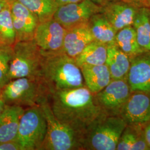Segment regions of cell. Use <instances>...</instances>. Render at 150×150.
I'll return each instance as SVG.
<instances>
[{
	"instance_id": "6da1fadb",
	"label": "cell",
	"mask_w": 150,
	"mask_h": 150,
	"mask_svg": "<svg viewBox=\"0 0 150 150\" xmlns=\"http://www.w3.org/2000/svg\"><path fill=\"white\" fill-rule=\"evenodd\" d=\"M49 102L60 122L83 136L92 123L105 115L95 95L86 86L54 91Z\"/></svg>"
},
{
	"instance_id": "7a4b0ae2",
	"label": "cell",
	"mask_w": 150,
	"mask_h": 150,
	"mask_svg": "<svg viewBox=\"0 0 150 150\" xmlns=\"http://www.w3.org/2000/svg\"><path fill=\"white\" fill-rule=\"evenodd\" d=\"M42 54L41 78L51 93L85 86L80 67L75 59L62 52Z\"/></svg>"
},
{
	"instance_id": "3957f363",
	"label": "cell",
	"mask_w": 150,
	"mask_h": 150,
	"mask_svg": "<svg viewBox=\"0 0 150 150\" xmlns=\"http://www.w3.org/2000/svg\"><path fill=\"white\" fill-rule=\"evenodd\" d=\"M51 92L40 77H22L10 81L1 91L6 105L40 106L50 99Z\"/></svg>"
},
{
	"instance_id": "277c9868",
	"label": "cell",
	"mask_w": 150,
	"mask_h": 150,
	"mask_svg": "<svg viewBox=\"0 0 150 150\" xmlns=\"http://www.w3.org/2000/svg\"><path fill=\"white\" fill-rule=\"evenodd\" d=\"M127 123L118 116L103 115L92 123L83 136V150H116Z\"/></svg>"
},
{
	"instance_id": "5b68a950",
	"label": "cell",
	"mask_w": 150,
	"mask_h": 150,
	"mask_svg": "<svg viewBox=\"0 0 150 150\" xmlns=\"http://www.w3.org/2000/svg\"><path fill=\"white\" fill-rule=\"evenodd\" d=\"M40 106L47 122V134L41 150H83V134L55 117L49 100L43 102Z\"/></svg>"
},
{
	"instance_id": "8992f818",
	"label": "cell",
	"mask_w": 150,
	"mask_h": 150,
	"mask_svg": "<svg viewBox=\"0 0 150 150\" xmlns=\"http://www.w3.org/2000/svg\"><path fill=\"white\" fill-rule=\"evenodd\" d=\"M43 54L33 39L17 42L12 46L9 80L22 77L41 78Z\"/></svg>"
},
{
	"instance_id": "52a82bcc",
	"label": "cell",
	"mask_w": 150,
	"mask_h": 150,
	"mask_svg": "<svg viewBox=\"0 0 150 150\" xmlns=\"http://www.w3.org/2000/svg\"><path fill=\"white\" fill-rule=\"evenodd\" d=\"M47 134V122L41 107L25 108L16 141L22 150H41Z\"/></svg>"
},
{
	"instance_id": "ba28073f",
	"label": "cell",
	"mask_w": 150,
	"mask_h": 150,
	"mask_svg": "<svg viewBox=\"0 0 150 150\" xmlns=\"http://www.w3.org/2000/svg\"><path fill=\"white\" fill-rule=\"evenodd\" d=\"M131 92L126 79L112 80L95 96L98 106L105 115L120 116Z\"/></svg>"
},
{
	"instance_id": "9c48e42d",
	"label": "cell",
	"mask_w": 150,
	"mask_h": 150,
	"mask_svg": "<svg viewBox=\"0 0 150 150\" xmlns=\"http://www.w3.org/2000/svg\"><path fill=\"white\" fill-rule=\"evenodd\" d=\"M102 7L91 0L59 6L56 11L54 18L69 30L81 24L87 23L91 17L102 12Z\"/></svg>"
},
{
	"instance_id": "30bf717a",
	"label": "cell",
	"mask_w": 150,
	"mask_h": 150,
	"mask_svg": "<svg viewBox=\"0 0 150 150\" xmlns=\"http://www.w3.org/2000/svg\"><path fill=\"white\" fill-rule=\"evenodd\" d=\"M66 31L67 30L53 18L39 23L35 32L33 40L42 54L62 52Z\"/></svg>"
},
{
	"instance_id": "8fae6325",
	"label": "cell",
	"mask_w": 150,
	"mask_h": 150,
	"mask_svg": "<svg viewBox=\"0 0 150 150\" xmlns=\"http://www.w3.org/2000/svg\"><path fill=\"white\" fill-rule=\"evenodd\" d=\"M120 116L130 125L144 126L150 122V93L132 91Z\"/></svg>"
},
{
	"instance_id": "7c38bea8",
	"label": "cell",
	"mask_w": 150,
	"mask_h": 150,
	"mask_svg": "<svg viewBox=\"0 0 150 150\" xmlns=\"http://www.w3.org/2000/svg\"><path fill=\"white\" fill-rule=\"evenodd\" d=\"M10 10L16 42L32 40L40 23L38 17L17 0H11Z\"/></svg>"
},
{
	"instance_id": "4fadbf2b",
	"label": "cell",
	"mask_w": 150,
	"mask_h": 150,
	"mask_svg": "<svg viewBox=\"0 0 150 150\" xmlns=\"http://www.w3.org/2000/svg\"><path fill=\"white\" fill-rule=\"evenodd\" d=\"M127 81L131 92L150 93V51H144L131 59Z\"/></svg>"
},
{
	"instance_id": "5bb4252c",
	"label": "cell",
	"mask_w": 150,
	"mask_h": 150,
	"mask_svg": "<svg viewBox=\"0 0 150 150\" xmlns=\"http://www.w3.org/2000/svg\"><path fill=\"white\" fill-rule=\"evenodd\" d=\"M138 7L123 1H108L102 6V12L117 32L125 27L132 26Z\"/></svg>"
},
{
	"instance_id": "9a60e30c",
	"label": "cell",
	"mask_w": 150,
	"mask_h": 150,
	"mask_svg": "<svg viewBox=\"0 0 150 150\" xmlns=\"http://www.w3.org/2000/svg\"><path fill=\"white\" fill-rule=\"evenodd\" d=\"M93 41L88 22L81 24L67 30L62 52L75 59Z\"/></svg>"
},
{
	"instance_id": "2e32d148",
	"label": "cell",
	"mask_w": 150,
	"mask_h": 150,
	"mask_svg": "<svg viewBox=\"0 0 150 150\" xmlns=\"http://www.w3.org/2000/svg\"><path fill=\"white\" fill-rule=\"evenodd\" d=\"M24 110L21 106L6 105L0 116V143L16 141Z\"/></svg>"
},
{
	"instance_id": "e0dca14e",
	"label": "cell",
	"mask_w": 150,
	"mask_h": 150,
	"mask_svg": "<svg viewBox=\"0 0 150 150\" xmlns=\"http://www.w3.org/2000/svg\"><path fill=\"white\" fill-rule=\"evenodd\" d=\"M85 86L94 95L103 90L112 80L107 65H83L80 67Z\"/></svg>"
},
{
	"instance_id": "ac0fdd59",
	"label": "cell",
	"mask_w": 150,
	"mask_h": 150,
	"mask_svg": "<svg viewBox=\"0 0 150 150\" xmlns=\"http://www.w3.org/2000/svg\"><path fill=\"white\" fill-rule=\"evenodd\" d=\"M105 64L110 71L112 80H127L131 59L115 42L107 45Z\"/></svg>"
},
{
	"instance_id": "d6986e66",
	"label": "cell",
	"mask_w": 150,
	"mask_h": 150,
	"mask_svg": "<svg viewBox=\"0 0 150 150\" xmlns=\"http://www.w3.org/2000/svg\"><path fill=\"white\" fill-rule=\"evenodd\" d=\"M88 25L95 41L107 45L115 42L117 31L102 12L92 16Z\"/></svg>"
},
{
	"instance_id": "ffe728a7",
	"label": "cell",
	"mask_w": 150,
	"mask_h": 150,
	"mask_svg": "<svg viewBox=\"0 0 150 150\" xmlns=\"http://www.w3.org/2000/svg\"><path fill=\"white\" fill-rule=\"evenodd\" d=\"M143 127L127 125L119 139L116 150H149Z\"/></svg>"
},
{
	"instance_id": "44dd1931",
	"label": "cell",
	"mask_w": 150,
	"mask_h": 150,
	"mask_svg": "<svg viewBox=\"0 0 150 150\" xmlns=\"http://www.w3.org/2000/svg\"><path fill=\"white\" fill-rule=\"evenodd\" d=\"M150 12L149 8H138L132 24L138 43L144 51H150Z\"/></svg>"
},
{
	"instance_id": "7402d4cb",
	"label": "cell",
	"mask_w": 150,
	"mask_h": 150,
	"mask_svg": "<svg viewBox=\"0 0 150 150\" xmlns=\"http://www.w3.org/2000/svg\"><path fill=\"white\" fill-rule=\"evenodd\" d=\"M107 51V45L94 40L82 50L75 61L80 67L83 65L105 64Z\"/></svg>"
},
{
	"instance_id": "603a6c76",
	"label": "cell",
	"mask_w": 150,
	"mask_h": 150,
	"mask_svg": "<svg viewBox=\"0 0 150 150\" xmlns=\"http://www.w3.org/2000/svg\"><path fill=\"white\" fill-rule=\"evenodd\" d=\"M115 43L130 59L144 52L139 47L132 26L125 27L118 31L116 34Z\"/></svg>"
},
{
	"instance_id": "cb8c5ba5",
	"label": "cell",
	"mask_w": 150,
	"mask_h": 150,
	"mask_svg": "<svg viewBox=\"0 0 150 150\" xmlns=\"http://www.w3.org/2000/svg\"><path fill=\"white\" fill-rule=\"evenodd\" d=\"M38 17L40 22L54 18L59 6L54 0H17Z\"/></svg>"
},
{
	"instance_id": "d4e9b609",
	"label": "cell",
	"mask_w": 150,
	"mask_h": 150,
	"mask_svg": "<svg viewBox=\"0 0 150 150\" xmlns=\"http://www.w3.org/2000/svg\"><path fill=\"white\" fill-rule=\"evenodd\" d=\"M16 43L10 4L0 11V47H12Z\"/></svg>"
},
{
	"instance_id": "484cf974",
	"label": "cell",
	"mask_w": 150,
	"mask_h": 150,
	"mask_svg": "<svg viewBox=\"0 0 150 150\" xmlns=\"http://www.w3.org/2000/svg\"><path fill=\"white\" fill-rule=\"evenodd\" d=\"M12 56V47H0V90L10 81L8 72Z\"/></svg>"
},
{
	"instance_id": "4316f807",
	"label": "cell",
	"mask_w": 150,
	"mask_h": 150,
	"mask_svg": "<svg viewBox=\"0 0 150 150\" xmlns=\"http://www.w3.org/2000/svg\"><path fill=\"white\" fill-rule=\"evenodd\" d=\"M0 150H22L16 141L0 143Z\"/></svg>"
},
{
	"instance_id": "83f0119b",
	"label": "cell",
	"mask_w": 150,
	"mask_h": 150,
	"mask_svg": "<svg viewBox=\"0 0 150 150\" xmlns=\"http://www.w3.org/2000/svg\"><path fill=\"white\" fill-rule=\"evenodd\" d=\"M134 6L139 7H146L150 8V0H122Z\"/></svg>"
},
{
	"instance_id": "f1b7e54d",
	"label": "cell",
	"mask_w": 150,
	"mask_h": 150,
	"mask_svg": "<svg viewBox=\"0 0 150 150\" xmlns=\"http://www.w3.org/2000/svg\"><path fill=\"white\" fill-rule=\"evenodd\" d=\"M144 133L147 145L150 150V122L144 126Z\"/></svg>"
},
{
	"instance_id": "f546056e",
	"label": "cell",
	"mask_w": 150,
	"mask_h": 150,
	"mask_svg": "<svg viewBox=\"0 0 150 150\" xmlns=\"http://www.w3.org/2000/svg\"><path fill=\"white\" fill-rule=\"evenodd\" d=\"M59 6L69 4L76 3L80 2L82 0H54Z\"/></svg>"
},
{
	"instance_id": "4dcf8cb0",
	"label": "cell",
	"mask_w": 150,
	"mask_h": 150,
	"mask_svg": "<svg viewBox=\"0 0 150 150\" xmlns=\"http://www.w3.org/2000/svg\"><path fill=\"white\" fill-rule=\"evenodd\" d=\"M11 0H0V11L4 10L11 3Z\"/></svg>"
},
{
	"instance_id": "1f68e13d",
	"label": "cell",
	"mask_w": 150,
	"mask_h": 150,
	"mask_svg": "<svg viewBox=\"0 0 150 150\" xmlns=\"http://www.w3.org/2000/svg\"><path fill=\"white\" fill-rule=\"evenodd\" d=\"M5 106L6 104L5 101H4L1 95V93H0V116L3 112L5 107Z\"/></svg>"
},
{
	"instance_id": "d6a6232c",
	"label": "cell",
	"mask_w": 150,
	"mask_h": 150,
	"mask_svg": "<svg viewBox=\"0 0 150 150\" xmlns=\"http://www.w3.org/2000/svg\"><path fill=\"white\" fill-rule=\"evenodd\" d=\"M95 3L97 4L98 5L103 6L107 2H108V0H91Z\"/></svg>"
},
{
	"instance_id": "836d02e7",
	"label": "cell",
	"mask_w": 150,
	"mask_h": 150,
	"mask_svg": "<svg viewBox=\"0 0 150 150\" xmlns=\"http://www.w3.org/2000/svg\"><path fill=\"white\" fill-rule=\"evenodd\" d=\"M116 1V0H108V1Z\"/></svg>"
},
{
	"instance_id": "e575fe53",
	"label": "cell",
	"mask_w": 150,
	"mask_h": 150,
	"mask_svg": "<svg viewBox=\"0 0 150 150\" xmlns=\"http://www.w3.org/2000/svg\"><path fill=\"white\" fill-rule=\"evenodd\" d=\"M1 90H0V93H1Z\"/></svg>"
},
{
	"instance_id": "d590c367",
	"label": "cell",
	"mask_w": 150,
	"mask_h": 150,
	"mask_svg": "<svg viewBox=\"0 0 150 150\" xmlns=\"http://www.w3.org/2000/svg\"></svg>"
}]
</instances>
